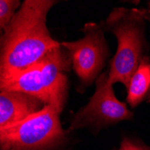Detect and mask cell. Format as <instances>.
I'll use <instances>...</instances> for the list:
<instances>
[{"mask_svg": "<svg viewBox=\"0 0 150 150\" xmlns=\"http://www.w3.org/2000/svg\"><path fill=\"white\" fill-rule=\"evenodd\" d=\"M55 1L25 0L0 36V76L24 70L61 46L47 28Z\"/></svg>", "mask_w": 150, "mask_h": 150, "instance_id": "6da1fadb", "label": "cell"}, {"mask_svg": "<svg viewBox=\"0 0 150 150\" xmlns=\"http://www.w3.org/2000/svg\"><path fill=\"white\" fill-rule=\"evenodd\" d=\"M70 60L69 51L60 46L28 69L0 76V91L30 95L61 112L67 92L65 72L69 69Z\"/></svg>", "mask_w": 150, "mask_h": 150, "instance_id": "7a4b0ae2", "label": "cell"}, {"mask_svg": "<svg viewBox=\"0 0 150 150\" xmlns=\"http://www.w3.org/2000/svg\"><path fill=\"white\" fill-rule=\"evenodd\" d=\"M143 16L136 9L116 8L107 17L104 27L118 40V49L111 63L108 79L126 87L142 59Z\"/></svg>", "mask_w": 150, "mask_h": 150, "instance_id": "3957f363", "label": "cell"}, {"mask_svg": "<svg viewBox=\"0 0 150 150\" xmlns=\"http://www.w3.org/2000/svg\"><path fill=\"white\" fill-rule=\"evenodd\" d=\"M59 111L44 105L40 111L0 129V150H44L64 138Z\"/></svg>", "mask_w": 150, "mask_h": 150, "instance_id": "277c9868", "label": "cell"}, {"mask_svg": "<svg viewBox=\"0 0 150 150\" xmlns=\"http://www.w3.org/2000/svg\"><path fill=\"white\" fill-rule=\"evenodd\" d=\"M133 114L125 103L120 102L113 93L112 84L108 74L100 75L96 80V90L86 106L81 109L73 119L69 130L86 126L110 125L124 120H130Z\"/></svg>", "mask_w": 150, "mask_h": 150, "instance_id": "5b68a950", "label": "cell"}, {"mask_svg": "<svg viewBox=\"0 0 150 150\" xmlns=\"http://www.w3.org/2000/svg\"><path fill=\"white\" fill-rule=\"evenodd\" d=\"M85 36L76 42H63L61 46L69 51L73 67L86 85L95 79L103 69L108 55L107 43L102 28L96 23L85 25Z\"/></svg>", "mask_w": 150, "mask_h": 150, "instance_id": "8992f818", "label": "cell"}, {"mask_svg": "<svg viewBox=\"0 0 150 150\" xmlns=\"http://www.w3.org/2000/svg\"><path fill=\"white\" fill-rule=\"evenodd\" d=\"M43 107L42 102L30 95L0 91V129L16 123Z\"/></svg>", "mask_w": 150, "mask_h": 150, "instance_id": "52a82bcc", "label": "cell"}, {"mask_svg": "<svg viewBox=\"0 0 150 150\" xmlns=\"http://www.w3.org/2000/svg\"><path fill=\"white\" fill-rule=\"evenodd\" d=\"M127 102L131 107L139 105L150 94V61L142 58L138 69L129 79Z\"/></svg>", "mask_w": 150, "mask_h": 150, "instance_id": "ba28073f", "label": "cell"}, {"mask_svg": "<svg viewBox=\"0 0 150 150\" xmlns=\"http://www.w3.org/2000/svg\"><path fill=\"white\" fill-rule=\"evenodd\" d=\"M20 4L17 0H0V36L16 15V10L20 6Z\"/></svg>", "mask_w": 150, "mask_h": 150, "instance_id": "9c48e42d", "label": "cell"}, {"mask_svg": "<svg viewBox=\"0 0 150 150\" xmlns=\"http://www.w3.org/2000/svg\"><path fill=\"white\" fill-rule=\"evenodd\" d=\"M119 150H150L149 148L139 145L138 143H135L129 139H124L120 144V147Z\"/></svg>", "mask_w": 150, "mask_h": 150, "instance_id": "30bf717a", "label": "cell"}]
</instances>
